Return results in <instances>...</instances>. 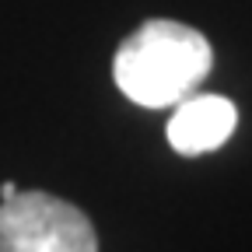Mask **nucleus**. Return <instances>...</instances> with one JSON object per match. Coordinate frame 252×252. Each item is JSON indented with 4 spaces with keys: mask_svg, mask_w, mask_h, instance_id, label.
<instances>
[{
    "mask_svg": "<svg viewBox=\"0 0 252 252\" xmlns=\"http://www.w3.org/2000/svg\"><path fill=\"white\" fill-rule=\"evenodd\" d=\"M214 67V49L196 28L151 18L123 39L112 60L116 88L144 109H168L193 94Z\"/></svg>",
    "mask_w": 252,
    "mask_h": 252,
    "instance_id": "f257e3e1",
    "label": "nucleus"
},
{
    "mask_svg": "<svg viewBox=\"0 0 252 252\" xmlns=\"http://www.w3.org/2000/svg\"><path fill=\"white\" fill-rule=\"evenodd\" d=\"M0 252H98L88 214L42 189L0 203Z\"/></svg>",
    "mask_w": 252,
    "mask_h": 252,
    "instance_id": "f03ea898",
    "label": "nucleus"
},
{
    "mask_svg": "<svg viewBox=\"0 0 252 252\" xmlns=\"http://www.w3.org/2000/svg\"><path fill=\"white\" fill-rule=\"evenodd\" d=\"M238 123V109L224 94H189L175 105V116L168 119V144L175 154L193 158L217 151Z\"/></svg>",
    "mask_w": 252,
    "mask_h": 252,
    "instance_id": "7ed1b4c3",
    "label": "nucleus"
},
{
    "mask_svg": "<svg viewBox=\"0 0 252 252\" xmlns=\"http://www.w3.org/2000/svg\"><path fill=\"white\" fill-rule=\"evenodd\" d=\"M18 196V186L14 182H4V186H0V200H14Z\"/></svg>",
    "mask_w": 252,
    "mask_h": 252,
    "instance_id": "20e7f679",
    "label": "nucleus"
}]
</instances>
